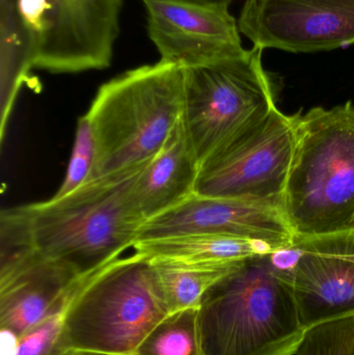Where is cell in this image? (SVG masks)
I'll return each instance as SVG.
<instances>
[{
	"mask_svg": "<svg viewBox=\"0 0 354 355\" xmlns=\"http://www.w3.org/2000/svg\"><path fill=\"white\" fill-rule=\"evenodd\" d=\"M145 166L93 180L62 196L1 211L42 256L78 279L133 248L145 220L133 189Z\"/></svg>",
	"mask_w": 354,
	"mask_h": 355,
	"instance_id": "cell-1",
	"label": "cell"
},
{
	"mask_svg": "<svg viewBox=\"0 0 354 355\" xmlns=\"http://www.w3.org/2000/svg\"><path fill=\"white\" fill-rule=\"evenodd\" d=\"M204 355H295L307 329L291 273L254 257L212 286L197 314Z\"/></svg>",
	"mask_w": 354,
	"mask_h": 355,
	"instance_id": "cell-2",
	"label": "cell"
},
{
	"mask_svg": "<svg viewBox=\"0 0 354 355\" xmlns=\"http://www.w3.org/2000/svg\"><path fill=\"white\" fill-rule=\"evenodd\" d=\"M186 68L156 62L101 85L87 116L97 154L87 182L147 164L181 119Z\"/></svg>",
	"mask_w": 354,
	"mask_h": 355,
	"instance_id": "cell-3",
	"label": "cell"
},
{
	"mask_svg": "<svg viewBox=\"0 0 354 355\" xmlns=\"http://www.w3.org/2000/svg\"><path fill=\"white\" fill-rule=\"evenodd\" d=\"M297 114L283 207L295 243L341 231L354 220V104Z\"/></svg>",
	"mask_w": 354,
	"mask_h": 355,
	"instance_id": "cell-4",
	"label": "cell"
},
{
	"mask_svg": "<svg viewBox=\"0 0 354 355\" xmlns=\"http://www.w3.org/2000/svg\"><path fill=\"white\" fill-rule=\"evenodd\" d=\"M172 314L151 260L134 254L83 277L64 311L60 355H133Z\"/></svg>",
	"mask_w": 354,
	"mask_h": 355,
	"instance_id": "cell-5",
	"label": "cell"
},
{
	"mask_svg": "<svg viewBox=\"0 0 354 355\" xmlns=\"http://www.w3.org/2000/svg\"><path fill=\"white\" fill-rule=\"evenodd\" d=\"M262 53L254 46L233 60L186 68L180 121L200 166L276 107Z\"/></svg>",
	"mask_w": 354,
	"mask_h": 355,
	"instance_id": "cell-6",
	"label": "cell"
},
{
	"mask_svg": "<svg viewBox=\"0 0 354 355\" xmlns=\"http://www.w3.org/2000/svg\"><path fill=\"white\" fill-rule=\"evenodd\" d=\"M31 68L52 73L112 64L123 0H12Z\"/></svg>",
	"mask_w": 354,
	"mask_h": 355,
	"instance_id": "cell-7",
	"label": "cell"
},
{
	"mask_svg": "<svg viewBox=\"0 0 354 355\" xmlns=\"http://www.w3.org/2000/svg\"><path fill=\"white\" fill-rule=\"evenodd\" d=\"M297 116L276 107L214 152L200 166L195 194L249 200L284 212L285 190L297 147Z\"/></svg>",
	"mask_w": 354,
	"mask_h": 355,
	"instance_id": "cell-8",
	"label": "cell"
},
{
	"mask_svg": "<svg viewBox=\"0 0 354 355\" xmlns=\"http://www.w3.org/2000/svg\"><path fill=\"white\" fill-rule=\"evenodd\" d=\"M81 279L0 220V329L20 337L68 306Z\"/></svg>",
	"mask_w": 354,
	"mask_h": 355,
	"instance_id": "cell-9",
	"label": "cell"
},
{
	"mask_svg": "<svg viewBox=\"0 0 354 355\" xmlns=\"http://www.w3.org/2000/svg\"><path fill=\"white\" fill-rule=\"evenodd\" d=\"M238 27L263 50L339 49L354 44V0H245Z\"/></svg>",
	"mask_w": 354,
	"mask_h": 355,
	"instance_id": "cell-10",
	"label": "cell"
},
{
	"mask_svg": "<svg viewBox=\"0 0 354 355\" xmlns=\"http://www.w3.org/2000/svg\"><path fill=\"white\" fill-rule=\"evenodd\" d=\"M148 33L162 62L184 68L209 66L247 52L238 21L227 6L147 0Z\"/></svg>",
	"mask_w": 354,
	"mask_h": 355,
	"instance_id": "cell-11",
	"label": "cell"
},
{
	"mask_svg": "<svg viewBox=\"0 0 354 355\" xmlns=\"http://www.w3.org/2000/svg\"><path fill=\"white\" fill-rule=\"evenodd\" d=\"M184 234L257 240L276 250H291L295 245L294 233L281 209L249 200L197 194L145 221L137 240Z\"/></svg>",
	"mask_w": 354,
	"mask_h": 355,
	"instance_id": "cell-12",
	"label": "cell"
},
{
	"mask_svg": "<svg viewBox=\"0 0 354 355\" xmlns=\"http://www.w3.org/2000/svg\"><path fill=\"white\" fill-rule=\"evenodd\" d=\"M291 284L305 329L354 317V241L324 235L295 244Z\"/></svg>",
	"mask_w": 354,
	"mask_h": 355,
	"instance_id": "cell-13",
	"label": "cell"
},
{
	"mask_svg": "<svg viewBox=\"0 0 354 355\" xmlns=\"http://www.w3.org/2000/svg\"><path fill=\"white\" fill-rule=\"evenodd\" d=\"M199 171V160L179 121L135 181L133 196L145 223L195 194Z\"/></svg>",
	"mask_w": 354,
	"mask_h": 355,
	"instance_id": "cell-14",
	"label": "cell"
},
{
	"mask_svg": "<svg viewBox=\"0 0 354 355\" xmlns=\"http://www.w3.org/2000/svg\"><path fill=\"white\" fill-rule=\"evenodd\" d=\"M133 248L135 254L149 260L161 259L205 264H232L278 252L265 242L211 234H184L137 240Z\"/></svg>",
	"mask_w": 354,
	"mask_h": 355,
	"instance_id": "cell-15",
	"label": "cell"
},
{
	"mask_svg": "<svg viewBox=\"0 0 354 355\" xmlns=\"http://www.w3.org/2000/svg\"><path fill=\"white\" fill-rule=\"evenodd\" d=\"M151 262L170 313L199 309L208 290L241 263L205 264L161 259Z\"/></svg>",
	"mask_w": 354,
	"mask_h": 355,
	"instance_id": "cell-16",
	"label": "cell"
},
{
	"mask_svg": "<svg viewBox=\"0 0 354 355\" xmlns=\"http://www.w3.org/2000/svg\"><path fill=\"white\" fill-rule=\"evenodd\" d=\"M31 68L28 45L12 0H1L2 127Z\"/></svg>",
	"mask_w": 354,
	"mask_h": 355,
	"instance_id": "cell-17",
	"label": "cell"
},
{
	"mask_svg": "<svg viewBox=\"0 0 354 355\" xmlns=\"http://www.w3.org/2000/svg\"><path fill=\"white\" fill-rule=\"evenodd\" d=\"M199 309L166 316L143 340L133 355H204L197 323Z\"/></svg>",
	"mask_w": 354,
	"mask_h": 355,
	"instance_id": "cell-18",
	"label": "cell"
},
{
	"mask_svg": "<svg viewBox=\"0 0 354 355\" xmlns=\"http://www.w3.org/2000/svg\"><path fill=\"white\" fill-rule=\"evenodd\" d=\"M353 354L354 317H347L308 329L295 355Z\"/></svg>",
	"mask_w": 354,
	"mask_h": 355,
	"instance_id": "cell-19",
	"label": "cell"
},
{
	"mask_svg": "<svg viewBox=\"0 0 354 355\" xmlns=\"http://www.w3.org/2000/svg\"><path fill=\"white\" fill-rule=\"evenodd\" d=\"M97 154L95 133L87 114L77 123L76 137L64 182L54 198H62L87 183L91 176Z\"/></svg>",
	"mask_w": 354,
	"mask_h": 355,
	"instance_id": "cell-20",
	"label": "cell"
},
{
	"mask_svg": "<svg viewBox=\"0 0 354 355\" xmlns=\"http://www.w3.org/2000/svg\"><path fill=\"white\" fill-rule=\"evenodd\" d=\"M64 311L66 309L48 317L20 336L15 355H60L58 346L64 329Z\"/></svg>",
	"mask_w": 354,
	"mask_h": 355,
	"instance_id": "cell-21",
	"label": "cell"
},
{
	"mask_svg": "<svg viewBox=\"0 0 354 355\" xmlns=\"http://www.w3.org/2000/svg\"><path fill=\"white\" fill-rule=\"evenodd\" d=\"M147 1V0H141ZM174 1L189 2V3L202 4V6H227L229 8L233 0H174Z\"/></svg>",
	"mask_w": 354,
	"mask_h": 355,
	"instance_id": "cell-22",
	"label": "cell"
},
{
	"mask_svg": "<svg viewBox=\"0 0 354 355\" xmlns=\"http://www.w3.org/2000/svg\"><path fill=\"white\" fill-rule=\"evenodd\" d=\"M69 355H108V354H87V352H71Z\"/></svg>",
	"mask_w": 354,
	"mask_h": 355,
	"instance_id": "cell-23",
	"label": "cell"
},
{
	"mask_svg": "<svg viewBox=\"0 0 354 355\" xmlns=\"http://www.w3.org/2000/svg\"><path fill=\"white\" fill-rule=\"evenodd\" d=\"M66 355H69V354H66Z\"/></svg>",
	"mask_w": 354,
	"mask_h": 355,
	"instance_id": "cell-24",
	"label": "cell"
},
{
	"mask_svg": "<svg viewBox=\"0 0 354 355\" xmlns=\"http://www.w3.org/2000/svg\"><path fill=\"white\" fill-rule=\"evenodd\" d=\"M354 355V354H353Z\"/></svg>",
	"mask_w": 354,
	"mask_h": 355,
	"instance_id": "cell-25",
	"label": "cell"
}]
</instances>
